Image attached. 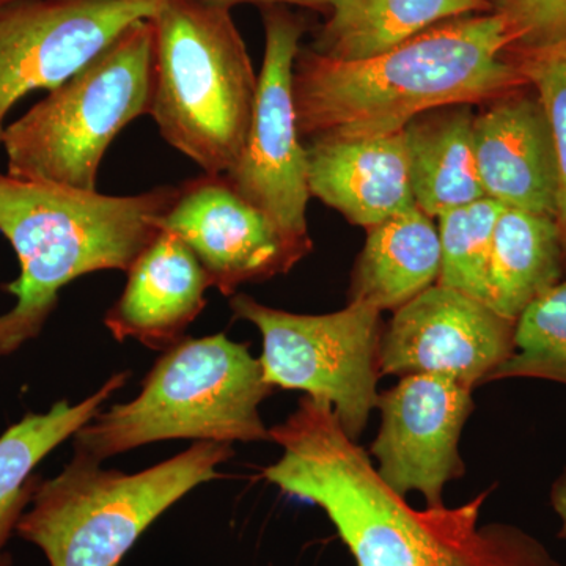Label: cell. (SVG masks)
Returning <instances> with one entry per match:
<instances>
[{"label":"cell","mask_w":566,"mask_h":566,"mask_svg":"<svg viewBox=\"0 0 566 566\" xmlns=\"http://www.w3.org/2000/svg\"><path fill=\"white\" fill-rule=\"evenodd\" d=\"M516 322L446 286H430L394 312L379 346L381 375H436L472 387L515 352Z\"/></svg>","instance_id":"obj_11"},{"label":"cell","mask_w":566,"mask_h":566,"mask_svg":"<svg viewBox=\"0 0 566 566\" xmlns=\"http://www.w3.org/2000/svg\"><path fill=\"white\" fill-rule=\"evenodd\" d=\"M509 55L526 84L534 87L549 123L558 167L556 222L566 262V36L545 46L510 50Z\"/></svg>","instance_id":"obj_24"},{"label":"cell","mask_w":566,"mask_h":566,"mask_svg":"<svg viewBox=\"0 0 566 566\" xmlns=\"http://www.w3.org/2000/svg\"><path fill=\"white\" fill-rule=\"evenodd\" d=\"M128 378V371L111 376L87 400L57 401L44 415H28L0 436V566H11L7 545L39 486L36 465L95 419Z\"/></svg>","instance_id":"obj_19"},{"label":"cell","mask_w":566,"mask_h":566,"mask_svg":"<svg viewBox=\"0 0 566 566\" xmlns=\"http://www.w3.org/2000/svg\"><path fill=\"white\" fill-rule=\"evenodd\" d=\"M303 32V22L289 11L270 7L264 13V57L251 129L240 158L223 177L308 255L314 243L307 227V153L293 95Z\"/></svg>","instance_id":"obj_9"},{"label":"cell","mask_w":566,"mask_h":566,"mask_svg":"<svg viewBox=\"0 0 566 566\" xmlns=\"http://www.w3.org/2000/svg\"><path fill=\"white\" fill-rule=\"evenodd\" d=\"M504 208L485 197L439 216L441 273L438 285L488 304V273L495 222Z\"/></svg>","instance_id":"obj_22"},{"label":"cell","mask_w":566,"mask_h":566,"mask_svg":"<svg viewBox=\"0 0 566 566\" xmlns=\"http://www.w3.org/2000/svg\"><path fill=\"white\" fill-rule=\"evenodd\" d=\"M512 39V50L545 46L566 36V0H501L494 7Z\"/></svg>","instance_id":"obj_25"},{"label":"cell","mask_w":566,"mask_h":566,"mask_svg":"<svg viewBox=\"0 0 566 566\" xmlns=\"http://www.w3.org/2000/svg\"><path fill=\"white\" fill-rule=\"evenodd\" d=\"M230 307L234 318L262 334L264 381L333 405L345 433L357 441L378 405L382 312L348 303L333 314L300 315L268 307L248 294H237Z\"/></svg>","instance_id":"obj_8"},{"label":"cell","mask_w":566,"mask_h":566,"mask_svg":"<svg viewBox=\"0 0 566 566\" xmlns=\"http://www.w3.org/2000/svg\"><path fill=\"white\" fill-rule=\"evenodd\" d=\"M488 2L491 3V6H493V9L495 6H497L499 2H501V0H488Z\"/></svg>","instance_id":"obj_28"},{"label":"cell","mask_w":566,"mask_h":566,"mask_svg":"<svg viewBox=\"0 0 566 566\" xmlns=\"http://www.w3.org/2000/svg\"><path fill=\"white\" fill-rule=\"evenodd\" d=\"M566 271L556 219L504 208L495 222L488 305L516 322Z\"/></svg>","instance_id":"obj_21"},{"label":"cell","mask_w":566,"mask_h":566,"mask_svg":"<svg viewBox=\"0 0 566 566\" xmlns=\"http://www.w3.org/2000/svg\"><path fill=\"white\" fill-rule=\"evenodd\" d=\"M270 434L283 453L264 480L319 506L356 566H564L531 532L480 523L490 491L453 509H412L382 482L327 401L304 395Z\"/></svg>","instance_id":"obj_1"},{"label":"cell","mask_w":566,"mask_h":566,"mask_svg":"<svg viewBox=\"0 0 566 566\" xmlns=\"http://www.w3.org/2000/svg\"><path fill=\"white\" fill-rule=\"evenodd\" d=\"M203 6L216 7V9L232 10L241 3H262V6H297L307 9L329 10L331 0H196Z\"/></svg>","instance_id":"obj_26"},{"label":"cell","mask_w":566,"mask_h":566,"mask_svg":"<svg viewBox=\"0 0 566 566\" xmlns=\"http://www.w3.org/2000/svg\"><path fill=\"white\" fill-rule=\"evenodd\" d=\"M308 191L354 226L370 229L415 207L405 133L307 140Z\"/></svg>","instance_id":"obj_16"},{"label":"cell","mask_w":566,"mask_h":566,"mask_svg":"<svg viewBox=\"0 0 566 566\" xmlns=\"http://www.w3.org/2000/svg\"><path fill=\"white\" fill-rule=\"evenodd\" d=\"M512 378L546 379L566 386V279L516 319L515 352L490 381Z\"/></svg>","instance_id":"obj_23"},{"label":"cell","mask_w":566,"mask_h":566,"mask_svg":"<svg viewBox=\"0 0 566 566\" xmlns=\"http://www.w3.org/2000/svg\"><path fill=\"white\" fill-rule=\"evenodd\" d=\"M166 0H10L0 3V148L6 118L31 92H52Z\"/></svg>","instance_id":"obj_10"},{"label":"cell","mask_w":566,"mask_h":566,"mask_svg":"<svg viewBox=\"0 0 566 566\" xmlns=\"http://www.w3.org/2000/svg\"><path fill=\"white\" fill-rule=\"evenodd\" d=\"M510 50L504 20L490 11L441 22L363 61L300 51L293 95L301 137L389 136L436 107L475 106L521 91L527 84Z\"/></svg>","instance_id":"obj_2"},{"label":"cell","mask_w":566,"mask_h":566,"mask_svg":"<svg viewBox=\"0 0 566 566\" xmlns=\"http://www.w3.org/2000/svg\"><path fill=\"white\" fill-rule=\"evenodd\" d=\"M549 502L560 523L558 536L566 542V465L551 485Z\"/></svg>","instance_id":"obj_27"},{"label":"cell","mask_w":566,"mask_h":566,"mask_svg":"<svg viewBox=\"0 0 566 566\" xmlns=\"http://www.w3.org/2000/svg\"><path fill=\"white\" fill-rule=\"evenodd\" d=\"M155 35L148 115L170 147L208 175L232 169L243 151L259 74L230 10L166 0Z\"/></svg>","instance_id":"obj_4"},{"label":"cell","mask_w":566,"mask_h":566,"mask_svg":"<svg viewBox=\"0 0 566 566\" xmlns=\"http://www.w3.org/2000/svg\"><path fill=\"white\" fill-rule=\"evenodd\" d=\"M367 230L352 273L349 303L395 312L438 283V227L417 205Z\"/></svg>","instance_id":"obj_17"},{"label":"cell","mask_w":566,"mask_h":566,"mask_svg":"<svg viewBox=\"0 0 566 566\" xmlns=\"http://www.w3.org/2000/svg\"><path fill=\"white\" fill-rule=\"evenodd\" d=\"M117 303L104 316L115 340L128 338L156 352L180 344L207 305L211 282L180 238L166 230L137 256Z\"/></svg>","instance_id":"obj_15"},{"label":"cell","mask_w":566,"mask_h":566,"mask_svg":"<svg viewBox=\"0 0 566 566\" xmlns=\"http://www.w3.org/2000/svg\"><path fill=\"white\" fill-rule=\"evenodd\" d=\"M153 54L151 21L134 22L84 69L7 125V172L96 191L112 142L150 111Z\"/></svg>","instance_id":"obj_7"},{"label":"cell","mask_w":566,"mask_h":566,"mask_svg":"<svg viewBox=\"0 0 566 566\" xmlns=\"http://www.w3.org/2000/svg\"><path fill=\"white\" fill-rule=\"evenodd\" d=\"M178 186L107 196L0 172V233L20 260L3 285L17 304L0 315V357L39 337L59 293L82 275L128 271L161 232Z\"/></svg>","instance_id":"obj_3"},{"label":"cell","mask_w":566,"mask_h":566,"mask_svg":"<svg viewBox=\"0 0 566 566\" xmlns=\"http://www.w3.org/2000/svg\"><path fill=\"white\" fill-rule=\"evenodd\" d=\"M329 18L316 36V54L363 61L441 22L494 11L488 0H331Z\"/></svg>","instance_id":"obj_20"},{"label":"cell","mask_w":566,"mask_h":566,"mask_svg":"<svg viewBox=\"0 0 566 566\" xmlns=\"http://www.w3.org/2000/svg\"><path fill=\"white\" fill-rule=\"evenodd\" d=\"M233 453L232 444L199 441L139 474H123L76 452L61 474L40 480L17 534L51 566H117L155 520L219 476Z\"/></svg>","instance_id":"obj_6"},{"label":"cell","mask_w":566,"mask_h":566,"mask_svg":"<svg viewBox=\"0 0 566 566\" xmlns=\"http://www.w3.org/2000/svg\"><path fill=\"white\" fill-rule=\"evenodd\" d=\"M2 2H10V0H0V3Z\"/></svg>","instance_id":"obj_29"},{"label":"cell","mask_w":566,"mask_h":566,"mask_svg":"<svg viewBox=\"0 0 566 566\" xmlns=\"http://www.w3.org/2000/svg\"><path fill=\"white\" fill-rule=\"evenodd\" d=\"M472 104L436 107L405 126L409 178L417 207L439 218L485 199L474 144Z\"/></svg>","instance_id":"obj_18"},{"label":"cell","mask_w":566,"mask_h":566,"mask_svg":"<svg viewBox=\"0 0 566 566\" xmlns=\"http://www.w3.org/2000/svg\"><path fill=\"white\" fill-rule=\"evenodd\" d=\"M273 392L248 345L226 334L182 338L156 360L139 397L84 424L74 434V449L102 463L170 439L271 441L259 408Z\"/></svg>","instance_id":"obj_5"},{"label":"cell","mask_w":566,"mask_h":566,"mask_svg":"<svg viewBox=\"0 0 566 566\" xmlns=\"http://www.w3.org/2000/svg\"><path fill=\"white\" fill-rule=\"evenodd\" d=\"M161 229L191 249L223 296H232L244 283L290 273L307 256L223 175L203 174L178 185Z\"/></svg>","instance_id":"obj_13"},{"label":"cell","mask_w":566,"mask_h":566,"mask_svg":"<svg viewBox=\"0 0 566 566\" xmlns=\"http://www.w3.org/2000/svg\"><path fill=\"white\" fill-rule=\"evenodd\" d=\"M472 390L446 376L408 375L379 394L381 427L370 452L390 490L403 497L417 491L427 506L446 505L447 483L465 472L460 438L474 409Z\"/></svg>","instance_id":"obj_12"},{"label":"cell","mask_w":566,"mask_h":566,"mask_svg":"<svg viewBox=\"0 0 566 566\" xmlns=\"http://www.w3.org/2000/svg\"><path fill=\"white\" fill-rule=\"evenodd\" d=\"M474 144L488 199L556 219L558 167L549 123L536 95L520 91L475 114Z\"/></svg>","instance_id":"obj_14"}]
</instances>
